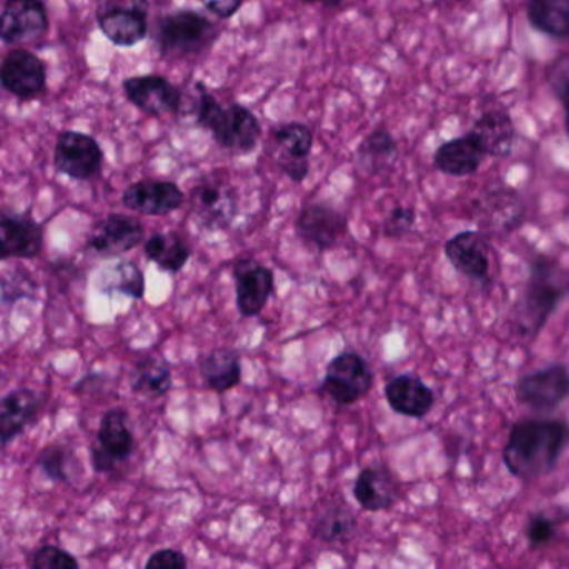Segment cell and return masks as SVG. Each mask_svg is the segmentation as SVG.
I'll return each mask as SVG.
<instances>
[{
	"label": "cell",
	"instance_id": "2e32d148",
	"mask_svg": "<svg viewBox=\"0 0 569 569\" xmlns=\"http://www.w3.org/2000/svg\"><path fill=\"white\" fill-rule=\"evenodd\" d=\"M276 160L293 182H303L310 172L313 132L303 123L290 122L273 130Z\"/></svg>",
	"mask_w": 569,
	"mask_h": 569
},
{
	"label": "cell",
	"instance_id": "9a60e30c",
	"mask_svg": "<svg viewBox=\"0 0 569 569\" xmlns=\"http://www.w3.org/2000/svg\"><path fill=\"white\" fill-rule=\"evenodd\" d=\"M46 67L29 50H12L0 63V86L19 99H36L46 90Z\"/></svg>",
	"mask_w": 569,
	"mask_h": 569
},
{
	"label": "cell",
	"instance_id": "44dd1931",
	"mask_svg": "<svg viewBox=\"0 0 569 569\" xmlns=\"http://www.w3.org/2000/svg\"><path fill=\"white\" fill-rule=\"evenodd\" d=\"M43 247V230L27 217L0 219V260L36 259Z\"/></svg>",
	"mask_w": 569,
	"mask_h": 569
},
{
	"label": "cell",
	"instance_id": "4fadbf2b",
	"mask_svg": "<svg viewBox=\"0 0 569 569\" xmlns=\"http://www.w3.org/2000/svg\"><path fill=\"white\" fill-rule=\"evenodd\" d=\"M297 236L318 252L335 249L348 233V220L330 206L311 203L298 213L295 222Z\"/></svg>",
	"mask_w": 569,
	"mask_h": 569
},
{
	"label": "cell",
	"instance_id": "7bdbcfd3",
	"mask_svg": "<svg viewBox=\"0 0 569 569\" xmlns=\"http://www.w3.org/2000/svg\"><path fill=\"white\" fill-rule=\"evenodd\" d=\"M565 110H567V132L569 136V103H567V106H565Z\"/></svg>",
	"mask_w": 569,
	"mask_h": 569
},
{
	"label": "cell",
	"instance_id": "ba28073f",
	"mask_svg": "<svg viewBox=\"0 0 569 569\" xmlns=\"http://www.w3.org/2000/svg\"><path fill=\"white\" fill-rule=\"evenodd\" d=\"M103 152L93 137L67 130L57 140L53 167L73 180H89L102 169Z\"/></svg>",
	"mask_w": 569,
	"mask_h": 569
},
{
	"label": "cell",
	"instance_id": "f546056e",
	"mask_svg": "<svg viewBox=\"0 0 569 569\" xmlns=\"http://www.w3.org/2000/svg\"><path fill=\"white\" fill-rule=\"evenodd\" d=\"M357 515L345 503L325 505L323 511L315 518L311 533L325 543H345L357 531Z\"/></svg>",
	"mask_w": 569,
	"mask_h": 569
},
{
	"label": "cell",
	"instance_id": "8992f818",
	"mask_svg": "<svg viewBox=\"0 0 569 569\" xmlns=\"http://www.w3.org/2000/svg\"><path fill=\"white\" fill-rule=\"evenodd\" d=\"M371 387L373 371L367 360L355 351H343L327 365L320 391L335 403L347 407L367 397Z\"/></svg>",
	"mask_w": 569,
	"mask_h": 569
},
{
	"label": "cell",
	"instance_id": "d6986e66",
	"mask_svg": "<svg viewBox=\"0 0 569 569\" xmlns=\"http://www.w3.org/2000/svg\"><path fill=\"white\" fill-rule=\"evenodd\" d=\"M445 256L457 272L478 282L490 276V249L480 232H460L445 243Z\"/></svg>",
	"mask_w": 569,
	"mask_h": 569
},
{
	"label": "cell",
	"instance_id": "7402d4cb",
	"mask_svg": "<svg viewBox=\"0 0 569 569\" xmlns=\"http://www.w3.org/2000/svg\"><path fill=\"white\" fill-rule=\"evenodd\" d=\"M480 209L485 229L493 233L513 232L523 222L525 203L515 190L495 189L483 197Z\"/></svg>",
	"mask_w": 569,
	"mask_h": 569
},
{
	"label": "cell",
	"instance_id": "60d3db41",
	"mask_svg": "<svg viewBox=\"0 0 569 569\" xmlns=\"http://www.w3.org/2000/svg\"><path fill=\"white\" fill-rule=\"evenodd\" d=\"M209 12L216 13L220 19H230L239 12L246 0H199Z\"/></svg>",
	"mask_w": 569,
	"mask_h": 569
},
{
	"label": "cell",
	"instance_id": "1f68e13d",
	"mask_svg": "<svg viewBox=\"0 0 569 569\" xmlns=\"http://www.w3.org/2000/svg\"><path fill=\"white\" fill-rule=\"evenodd\" d=\"M528 19L540 32L565 39L569 36V0H530Z\"/></svg>",
	"mask_w": 569,
	"mask_h": 569
},
{
	"label": "cell",
	"instance_id": "e575fe53",
	"mask_svg": "<svg viewBox=\"0 0 569 569\" xmlns=\"http://www.w3.org/2000/svg\"><path fill=\"white\" fill-rule=\"evenodd\" d=\"M32 569H80V567L72 555L49 545L33 555Z\"/></svg>",
	"mask_w": 569,
	"mask_h": 569
},
{
	"label": "cell",
	"instance_id": "ffe728a7",
	"mask_svg": "<svg viewBox=\"0 0 569 569\" xmlns=\"http://www.w3.org/2000/svg\"><path fill=\"white\" fill-rule=\"evenodd\" d=\"M388 407L408 418H425L435 407V393L417 375H398L385 387Z\"/></svg>",
	"mask_w": 569,
	"mask_h": 569
},
{
	"label": "cell",
	"instance_id": "7c38bea8",
	"mask_svg": "<svg viewBox=\"0 0 569 569\" xmlns=\"http://www.w3.org/2000/svg\"><path fill=\"white\" fill-rule=\"evenodd\" d=\"M127 99L147 116L162 117L167 113H179L182 109V92L166 77L149 76L129 77L123 82Z\"/></svg>",
	"mask_w": 569,
	"mask_h": 569
},
{
	"label": "cell",
	"instance_id": "4dcf8cb0",
	"mask_svg": "<svg viewBox=\"0 0 569 569\" xmlns=\"http://www.w3.org/2000/svg\"><path fill=\"white\" fill-rule=\"evenodd\" d=\"M132 390L149 398H160L169 393L172 388V370L163 358H143L133 368Z\"/></svg>",
	"mask_w": 569,
	"mask_h": 569
},
{
	"label": "cell",
	"instance_id": "ac0fdd59",
	"mask_svg": "<svg viewBox=\"0 0 569 569\" xmlns=\"http://www.w3.org/2000/svg\"><path fill=\"white\" fill-rule=\"evenodd\" d=\"M143 240V226L133 217L112 213L100 220L89 237V247L103 257H117L136 249Z\"/></svg>",
	"mask_w": 569,
	"mask_h": 569
},
{
	"label": "cell",
	"instance_id": "8d00e7d4",
	"mask_svg": "<svg viewBox=\"0 0 569 569\" xmlns=\"http://www.w3.org/2000/svg\"><path fill=\"white\" fill-rule=\"evenodd\" d=\"M417 223V212L410 207H397L393 212L390 213L387 220H385L383 233L385 237H391V239H400V237L407 236Z\"/></svg>",
	"mask_w": 569,
	"mask_h": 569
},
{
	"label": "cell",
	"instance_id": "f1b7e54d",
	"mask_svg": "<svg viewBox=\"0 0 569 569\" xmlns=\"http://www.w3.org/2000/svg\"><path fill=\"white\" fill-rule=\"evenodd\" d=\"M143 250L150 262L170 273H179L192 257L189 243L177 232L153 233Z\"/></svg>",
	"mask_w": 569,
	"mask_h": 569
},
{
	"label": "cell",
	"instance_id": "603a6c76",
	"mask_svg": "<svg viewBox=\"0 0 569 569\" xmlns=\"http://www.w3.org/2000/svg\"><path fill=\"white\" fill-rule=\"evenodd\" d=\"M485 152L470 132L448 140L438 147L433 156L437 170L450 177L475 176L483 162Z\"/></svg>",
	"mask_w": 569,
	"mask_h": 569
},
{
	"label": "cell",
	"instance_id": "8fae6325",
	"mask_svg": "<svg viewBox=\"0 0 569 569\" xmlns=\"http://www.w3.org/2000/svg\"><path fill=\"white\" fill-rule=\"evenodd\" d=\"M120 408L107 411L100 421L97 445L92 448V465L99 473H109L117 463L129 460L133 451V435Z\"/></svg>",
	"mask_w": 569,
	"mask_h": 569
},
{
	"label": "cell",
	"instance_id": "277c9868",
	"mask_svg": "<svg viewBox=\"0 0 569 569\" xmlns=\"http://www.w3.org/2000/svg\"><path fill=\"white\" fill-rule=\"evenodd\" d=\"M156 37L162 56L187 57L209 49L217 29L203 13L186 9L162 17Z\"/></svg>",
	"mask_w": 569,
	"mask_h": 569
},
{
	"label": "cell",
	"instance_id": "74e56055",
	"mask_svg": "<svg viewBox=\"0 0 569 569\" xmlns=\"http://www.w3.org/2000/svg\"><path fill=\"white\" fill-rule=\"evenodd\" d=\"M32 291L33 282L27 276H0V305L20 300Z\"/></svg>",
	"mask_w": 569,
	"mask_h": 569
},
{
	"label": "cell",
	"instance_id": "ab89813d",
	"mask_svg": "<svg viewBox=\"0 0 569 569\" xmlns=\"http://www.w3.org/2000/svg\"><path fill=\"white\" fill-rule=\"evenodd\" d=\"M550 82L558 99L563 106H567L569 103V63H561L560 60L555 67V72L550 73Z\"/></svg>",
	"mask_w": 569,
	"mask_h": 569
},
{
	"label": "cell",
	"instance_id": "9c48e42d",
	"mask_svg": "<svg viewBox=\"0 0 569 569\" xmlns=\"http://www.w3.org/2000/svg\"><path fill=\"white\" fill-rule=\"evenodd\" d=\"M518 401L537 411H553L569 398V368L551 365L518 380Z\"/></svg>",
	"mask_w": 569,
	"mask_h": 569
},
{
	"label": "cell",
	"instance_id": "b9f144b4",
	"mask_svg": "<svg viewBox=\"0 0 569 569\" xmlns=\"http://www.w3.org/2000/svg\"><path fill=\"white\" fill-rule=\"evenodd\" d=\"M300 2L305 3H323L327 7H338L343 0H300Z\"/></svg>",
	"mask_w": 569,
	"mask_h": 569
},
{
	"label": "cell",
	"instance_id": "7a4b0ae2",
	"mask_svg": "<svg viewBox=\"0 0 569 569\" xmlns=\"http://www.w3.org/2000/svg\"><path fill=\"white\" fill-rule=\"evenodd\" d=\"M569 291V272L557 259L537 256L531 260L527 290L518 311L521 331L535 338L543 330Z\"/></svg>",
	"mask_w": 569,
	"mask_h": 569
},
{
	"label": "cell",
	"instance_id": "30bf717a",
	"mask_svg": "<svg viewBox=\"0 0 569 569\" xmlns=\"http://www.w3.org/2000/svg\"><path fill=\"white\" fill-rule=\"evenodd\" d=\"M236 280L237 308L243 318L262 313L276 290V276L269 267L253 259H237L232 267Z\"/></svg>",
	"mask_w": 569,
	"mask_h": 569
},
{
	"label": "cell",
	"instance_id": "cb8c5ba5",
	"mask_svg": "<svg viewBox=\"0 0 569 569\" xmlns=\"http://www.w3.org/2000/svg\"><path fill=\"white\" fill-rule=\"evenodd\" d=\"M40 403L39 395L29 388L10 391L0 398V443L16 440L36 420Z\"/></svg>",
	"mask_w": 569,
	"mask_h": 569
},
{
	"label": "cell",
	"instance_id": "83f0119b",
	"mask_svg": "<svg viewBox=\"0 0 569 569\" xmlns=\"http://www.w3.org/2000/svg\"><path fill=\"white\" fill-rule=\"evenodd\" d=\"M199 371L210 390L226 393L242 381V360L236 350L220 348L200 358Z\"/></svg>",
	"mask_w": 569,
	"mask_h": 569
},
{
	"label": "cell",
	"instance_id": "d590c367",
	"mask_svg": "<svg viewBox=\"0 0 569 569\" xmlns=\"http://www.w3.org/2000/svg\"><path fill=\"white\" fill-rule=\"evenodd\" d=\"M557 537V528L547 515H531L527 525V538L531 548L547 547Z\"/></svg>",
	"mask_w": 569,
	"mask_h": 569
},
{
	"label": "cell",
	"instance_id": "5b68a950",
	"mask_svg": "<svg viewBox=\"0 0 569 569\" xmlns=\"http://www.w3.org/2000/svg\"><path fill=\"white\" fill-rule=\"evenodd\" d=\"M149 0H99L97 22L117 47H133L149 36Z\"/></svg>",
	"mask_w": 569,
	"mask_h": 569
},
{
	"label": "cell",
	"instance_id": "836d02e7",
	"mask_svg": "<svg viewBox=\"0 0 569 569\" xmlns=\"http://www.w3.org/2000/svg\"><path fill=\"white\" fill-rule=\"evenodd\" d=\"M67 463H69V453H67L66 448L59 447V445H50V447L43 448L37 457V465H39L40 470L53 481L69 480Z\"/></svg>",
	"mask_w": 569,
	"mask_h": 569
},
{
	"label": "cell",
	"instance_id": "4316f807",
	"mask_svg": "<svg viewBox=\"0 0 569 569\" xmlns=\"http://www.w3.org/2000/svg\"><path fill=\"white\" fill-rule=\"evenodd\" d=\"M358 169L368 177L381 176L388 172L398 160V143L395 137L385 127L375 129L363 142L358 146Z\"/></svg>",
	"mask_w": 569,
	"mask_h": 569
},
{
	"label": "cell",
	"instance_id": "d4e9b609",
	"mask_svg": "<svg viewBox=\"0 0 569 569\" xmlns=\"http://www.w3.org/2000/svg\"><path fill=\"white\" fill-rule=\"evenodd\" d=\"M470 133L480 143L485 156L498 157V159L510 156L515 146V137H517L513 120L505 110L485 112L475 122Z\"/></svg>",
	"mask_w": 569,
	"mask_h": 569
},
{
	"label": "cell",
	"instance_id": "3957f363",
	"mask_svg": "<svg viewBox=\"0 0 569 569\" xmlns=\"http://www.w3.org/2000/svg\"><path fill=\"white\" fill-rule=\"evenodd\" d=\"M197 89H199V110H197L199 126L209 130L213 140L222 149L232 150L236 153L253 152L262 137V126L256 113L240 103L222 107V103L202 83H197Z\"/></svg>",
	"mask_w": 569,
	"mask_h": 569
},
{
	"label": "cell",
	"instance_id": "52a82bcc",
	"mask_svg": "<svg viewBox=\"0 0 569 569\" xmlns=\"http://www.w3.org/2000/svg\"><path fill=\"white\" fill-rule=\"evenodd\" d=\"M190 209L196 222L209 232L227 229L239 212L232 187L217 179L203 180L193 187Z\"/></svg>",
	"mask_w": 569,
	"mask_h": 569
},
{
	"label": "cell",
	"instance_id": "484cf974",
	"mask_svg": "<svg viewBox=\"0 0 569 569\" xmlns=\"http://www.w3.org/2000/svg\"><path fill=\"white\" fill-rule=\"evenodd\" d=\"M353 495L367 511L387 510L397 501L398 483L387 468H365L355 481Z\"/></svg>",
	"mask_w": 569,
	"mask_h": 569
},
{
	"label": "cell",
	"instance_id": "f35d334b",
	"mask_svg": "<svg viewBox=\"0 0 569 569\" xmlns=\"http://www.w3.org/2000/svg\"><path fill=\"white\" fill-rule=\"evenodd\" d=\"M146 569H189V565L180 551L160 550L149 558Z\"/></svg>",
	"mask_w": 569,
	"mask_h": 569
},
{
	"label": "cell",
	"instance_id": "e0dca14e",
	"mask_svg": "<svg viewBox=\"0 0 569 569\" xmlns=\"http://www.w3.org/2000/svg\"><path fill=\"white\" fill-rule=\"evenodd\" d=\"M122 202L127 209L140 216L166 217L183 206L186 193L176 182L140 180L127 187Z\"/></svg>",
	"mask_w": 569,
	"mask_h": 569
},
{
	"label": "cell",
	"instance_id": "d6a6232c",
	"mask_svg": "<svg viewBox=\"0 0 569 569\" xmlns=\"http://www.w3.org/2000/svg\"><path fill=\"white\" fill-rule=\"evenodd\" d=\"M99 287L106 293L119 291V293L127 295V297L140 300L146 295V277L136 263L122 260V262L103 270Z\"/></svg>",
	"mask_w": 569,
	"mask_h": 569
},
{
	"label": "cell",
	"instance_id": "6da1fadb",
	"mask_svg": "<svg viewBox=\"0 0 569 569\" xmlns=\"http://www.w3.org/2000/svg\"><path fill=\"white\" fill-rule=\"evenodd\" d=\"M569 443V427L560 420H523L511 428L503 463L513 477L535 480L557 468Z\"/></svg>",
	"mask_w": 569,
	"mask_h": 569
},
{
	"label": "cell",
	"instance_id": "5bb4252c",
	"mask_svg": "<svg viewBox=\"0 0 569 569\" xmlns=\"http://www.w3.org/2000/svg\"><path fill=\"white\" fill-rule=\"evenodd\" d=\"M49 30V13L42 0H7L0 12V40L26 43L42 39Z\"/></svg>",
	"mask_w": 569,
	"mask_h": 569
},
{
	"label": "cell",
	"instance_id": "ee69618b",
	"mask_svg": "<svg viewBox=\"0 0 569 569\" xmlns=\"http://www.w3.org/2000/svg\"><path fill=\"white\" fill-rule=\"evenodd\" d=\"M0 569H2V563H0Z\"/></svg>",
	"mask_w": 569,
	"mask_h": 569
}]
</instances>
